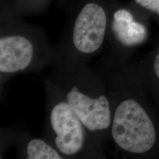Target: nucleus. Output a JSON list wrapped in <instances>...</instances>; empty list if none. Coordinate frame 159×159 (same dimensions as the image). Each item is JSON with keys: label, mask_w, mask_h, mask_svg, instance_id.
<instances>
[{"label": "nucleus", "mask_w": 159, "mask_h": 159, "mask_svg": "<svg viewBox=\"0 0 159 159\" xmlns=\"http://www.w3.org/2000/svg\"><path fill=\"white\" fill-rule=\"evenodd\" d=\"M43 137L64 159H105L106 152L67 103L57 86L46 76Z\"/></svg>", "instance_id": "nucleus-5"}, {"label": "nucleus", "mask_w": 159, "mask_h": 159, "mask_svg": "<svg viewBox=\"0 0 159 159\" xmlns=\"http://www.w3.org/2000/svg\"><path fill=\"white\" fill-rule=\"evenodd\" d=\"M151 69L156 79L159 82V51L154 55L151 62Z\"/></svg>", "instance_id": "nucleus-10"}, {"label": "nucleus", "mask_w": 159, "mask_h": 159, "mask_svg": "<svg viewBox=\"0 0 159 159\" xmlns=\"http://www.w3.org/2000/svg\"><path fill=\"white\" fill-rule=\"evenodd\" d=\"M47 77L57 85L73 111L106 152L111 108L106 83L98 67L54 61Z\"/></svg>", "instance_id": "nucleus-2"}, {"label": "nucleus", "mask_w": 159, "mask_h": 159, "mask_svg": "<svg viewBox=\"0 0 159 159\" xmlns=\"http://www.w3.org/2000/svg\"><path fill=\"white\" fill-rule=\"evenodd\" d=\"M148 37L147 26L136 19L130 8L114 0L106 37L109 52L126 58L128 52L143 44Z\"/></svg>", "instance_id": "nucleus-6"}, {"label": "nucleus", "mask_w": 159, "mask_h": 159, "mask_svg": "<svg viewBox=\"0 0 159 159\" xmlns=\"http://www.w3.org/2000/svg\"><path fill=\"white\" fill-rule=\"evenodd\" d=\"M52 0H12L5 4L16 15L24 17L26 16L43 13L48 8Z\"/></svg>", "instance_id": "nucleus-8"}, {"label": "nucleus", "mask_w": 159, "mask_h": 159, "mask_svg": "<svg viewBox=\"0 0 159 159\" xmlns=\"http://www.w3.org/2000/svg\"><path fill=\"white\" fill-rule=\"evenodd\" d=\"M97 66L104 75L112 115L106 150L114 157L152 152L157 144V128L148 109L134 94L133 72L126 58L109 52Z\"/></svg>", "instance_id": "nucleus-1"}, {"label": "nucleus", "mask_w": 159, "mask_h": 159, "mask_svg": "<svg viewBox=\"0 0 159 159\" xmlns=\"http://www.w3.org/2000/svg\"><path fill=\"white\" fill-rule=\"evenodd\" d=\"M139 7L159 16V0H134Z\"/></svg>", "instance_id": "nucleus-9"}, {"label": "nucleus", "mask_w": 159, "mask_h": 159, "mask_svg": "<svg viewBox=\"0 0 159 159\" xmlns=\"http://www.w3.org/2000/svg\"><path fill=\"white\" fill-rule=\"evenodd\" d=\"M54 46L41 27L24 21L2 2L0 16V83L12 77L50 66Z\"/></svg>", "instance_id": "nucleus-3"}, {"label": "nucleus", "mask_w": 159, "mask_h": 159, "mask_svg": "<svg viewBox=\"0 0 159 159\" xmlns=\"http://www.w3.org/2000/svg\"><path fill=\"white\" fill-rule=\"evenodd\" d=\"M13 144L19 158L64 159L47 139L37 138L27 131L16 130Z\"/></svg>", "instance_id": "nucleus-7"}, {"label": "nucleus", "mask_w": 159, "mask_h": 159, "mask_svg": "<svg viewBox=\"0 0 159 159\" xmlns=\"http://www.w3.org/2000/svg\"><path fill=\"white\" fill-rule=\"evenodd\" d=\"M114 0H74L62 38L54 46V61L89 64L106 43Z\"/></svg>", "instance_id": "nucleus-4"}]
</instances>
